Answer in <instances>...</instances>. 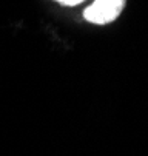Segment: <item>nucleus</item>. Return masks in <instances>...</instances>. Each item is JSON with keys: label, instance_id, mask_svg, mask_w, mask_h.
Wrapping results in <instances>:
<instances>
[{"label": "nucleus", "instance_id": "nucleus-2", "mask_svg": "<svg viewBox=\"0 0 148 156\" xmlns=\"http://www.w3.org/2000/svg\"><path fill=\"white\" fill-rule=\"evenodd\" d=\"M56 2H59V3H62V5H67V6H74V5L82 3L83 0H56Z\"/></svg>", "mask_w": 148, "mask_h": 156}, {"label": "nucleus", "instance_id": "nucleus-1", "mask_svg": "<svg viewBox=\"0 0 148 156\" xmlns=\"http://www.w3.org/2000/svg\"><path fill=\"white\" fill-rule=\"evenodd\" d=\"M126 0H94L85 8L83 17L85 20L96 25H107L114 22L125 8Z\"/></svg>", "mask_w": 148, "mask_h": 156}]
</instances>
